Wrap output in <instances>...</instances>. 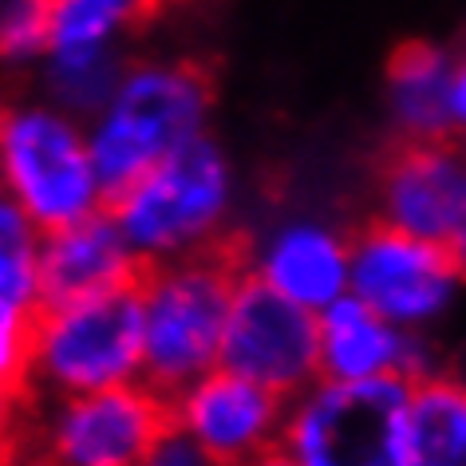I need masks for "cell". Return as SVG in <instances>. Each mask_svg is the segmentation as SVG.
I'll use <instances>...</instances> for the list:
<instances>
[{
	"label": "cell",
	"instance_id": "12",
	"mask_svg": "<svg viewBox=\"0 0 466 466\" xmlns=\"http://www.w3.org/2000/svg\"><path fill=\"white\" fill-rule=\"evenodd\" d=\"M241 273L273 289L309 312H324L348 297L352 277V238L329 221L289 218L253 241H238Z\"/></svg>",
	"mask_w": 466,
	"mask_h": 466
},
{
	"label": "cell",
	"instance_id": "15",
	"mask_svg": "<svg viewBox=\"0 0 466 466\" xmlns=\"http://www.w3.org/2000/svg\"><path fill=\"white\" fill-rule=\"evenodd\" d=\"M451 52L411 40L388 64V107L400 138H454L451 127Z\"/></svg>",
	"mask_w": 466,
	"mask_h": 466
},
{
	"label": "cell",
	"instance_id": "5",
	"mask_svg": "<svg viewBox=\"0 0 466 466\" xmlns=\"http://www.w3.org/2000/svg\"><path fill=\"white\" fill-rule=\"evenodd\" d=\"M143 383L138 285L36 309L28 395L64 400Z\"/></svg>",
	"mask_w": 466,
	"mask_h": 466
},
{
	"label": "cell",
	"instance_id": "8",
	"mask_svg": "<svg viewBox=\"0 0 466 466\" xmlns=\"http://www.w3.org/2000/svg\"><path fill=\"white\" fill-rule=\"evenodd\" d=\"M462 289L459 265L442 241L371 221L352 233V277L348 293L371 312L407 332H427L442 320Z\"/></svg>",
	"mask_w": 466,
	"mask_h": 466
},
{
	"label": "cell",
	"instance_id": "25",
	"mask_svg": "<svg viewBox=\"0 0 466 466\" xmlns=\"http://www.w3.org/2000/svg\"><path fill=\"white\" fill-rule=\"evenodd\" d=\"M246 466H300L293 454H289L285 447H277V451H269V454H261V459H253V462H246Z\"/></svg>",
	"mask_w": 466,
	"mask_h": 466
},
{
	"label": "cell",
	"instance_id": "18",
	"mask_svg": "<svg viewBox=\"0 0 466 466\" xmlns=\"http://www.w3.org/2000/svg\"><path fill=\"white\" fill-rule=\"evenodd\" d=\"M40 241L44 233L36 229V221L8 194H0V297L20 300V305H36Z\"/></svg>",
	"mask_w": 466,
	"mask_h": 466
},
{
	"label": "cell",
	"instance_id": "11",
	"mask_svg": "<svg viewBox=\"0 0 466 466\" xmlns=\"http://www.w3.org/2000/svg\"><path fill=\"white\" fill-rule=\"evenodd\" d=\"M170 423L226 466H246L281 447L289 400L229 368H214L167 400Z\"/></svg>",
	"mask_w": 466,
	"mask_h": 466
},
{
	"label": "cell",
	"instance_id": "23",
	"mask_svg": "<svg viewBox=\"0 0 466 466\" xmlns=\"http://www.w3.org/2000/svg\"><path fill=\"white\" fill-rule=\"evenodd\" d=\"M447 107H451L454 138H466V56H459V60H454L451 91H447Z\"/></svg>",
	"mask_w": 466,
	"mask_h": 466
},
{
	"label": "cell",
	"instance_id": "2",
	"mask_svg": "<svg viewBox=\"0 0 466 466\" xmlns=\"http://www.w3.org/2000/svg\"><path fill=\"white\" fill-rule=\"evenodd\" d=\"M214 107V76L202 64H135L123 67L119 87L107 107L91 119L87 147L96 162L103 194L119 198L123 190L150 174L167 155L206 135Z\"/></svg>",
	"mask_w": 466,
	"mask_h": 466
},
{
	"label": "cell",
	"instance_id": "7",
	"mask_svg": "<svg viewBox=\"0 0 466 466\" xmlns=\"http://www.w3.org/2000/svg\"><path fill=\"white\" fill-rule=\"evenodd\" d=\"M411 383L317 380L289 400L281 447L300 466H411L407 451Z\"/></svg>",
	"mask_w": 466,
	"mask_h": 466
},
{
	"label": "cell",
	"instance_id": "13",
	"mask_svg": "<svg viewBox=\"0 0 466 466\" xmlns=\"http://www.w3.org/2000/svg\"><path fill=\"white\" fill-rule=\"evenodd\" d=\"M320 324V380L332 383H415L435 371V356L423 332H407L371 312L352 293L317 312Z\"/></svg>",
	"mask_w": 466,
	"mask_h": 466
},
{
	"label": "cell",
	"instance_id": "10",
	"mask_svg": "<svg viewBox=\"0 0 466 466\" xmlns=\"http://www.w3.org/2000/svg\"><path fill=\"white\" fill-rule=\"evenodd\" d=\"M466 214V138H395L376 167V221L447 246Z\"/></svg>",
	"mask_w": 466,
	"mask_h": 466
},
{
	"label": "cell",
	"instance_id": "9",
	"mask_svg": "<svg viewBox=\"0 0 466 466\" xmlns=\"http://www.w3.org/2000/svg\"><path fill=\"white\" fill-rule=\"evenodd\" d=\"M221 368L277 391L281 400H297L320 380L317 312L277 297L253 277H241L221 340Z\"/></svg>",
	"mask_w": 466,
	"mask_h": 466
},
{
	"label": "cell",
	"instance_id": "14",
	"mask_svg": "<svg viewBox=\"0 0 466 466\" xmlns=\"http://www.w3.org/2000/svg\"><path fill=\"white\" fill-rule=\"evenodd\" d=\"M143 273L147 265L138 261V253L115 226V218L103 209V214H91L76 226L44 233L36 309L119 293V289L138 285Z\"/></svg>",
	"mask_w": 466,
	"mask_h": 466
},
{
	"label": "cell",
	"instance_id": "3",
	"mask_svg": "<svg viewBox=\"0 0 466 466\" xmlns=\"http://www.w3.org/2000/svg\"><path fill=\"white\" fill-rule=\"evenodd\" d=\"M229 209L233 170L209 135L190 138L107 202V214L147 269L229 246Z\"/></svg>",
	"mask_w": 466,
	"mask_h": 466
},
{
	"label": "cell",
	"instance_id": "4",
	"mask_svg": "<svg viewBox=\"0 0 466 466\" xmlns=\"http://www.w3.org/2000/svg\"><path fill=\"white\" fill-rule=\"evenodd\" d=\"M0 194L40 233L76 226L107 209L87 135L64 107L0 99Z\"/></svg>",
	"mask_w": 466,
	"mask_h": 466
},
{
	"label": "cell",
	"instance_id": "6",
	"mask_svg": "<svg viewBox=\"0 0 466 466\" xmlns=\"http://www.w3.org/2000/svg\"><path fill=\"white\" fill-rule=\"evenodd\" d=\"M170 423L167 400L147 383L64 400L28 395L16 462L25 466H138Z\"/></svg>",
	"mask_w": 466,
	"mask_h": 466
},
{
	"label": "cell",
	"instance_id": "20",
	"mask_svg": "<svg viewBox=\"0 0 466 466\" xmlns=\"http://www.w3.org/2000/svg\"><path fill=\"white\" fill-rule=\"evenodd\" d=\"M32 336H36V305L0 297V383L28 391Z\"/></svg>",
	"mask_w": 466,
	"mask_h": 466
},
{
	"label": "cell",
	"instance_id": "24",
	"mask_svg": "<svg viewBox=\"0 0 466 466\" xmlns=\"http://www.w3.org/2000/svg\"><path fill=\"white\" fill-rule=\"evenodd\" d=\"M447 249H451V258H454V265H459V277H462V285H466V214H462V221H459V229H454V233H451Z\"/></svg>",
	"mask_w": 466,
	"mask_h": 466
},
{
	"label": "cell",
	"instance_id": "1",
	"mask_svg": "<svg viewBox=\"0 0 466 466\" xmlns=\"http://www.w3.org/2000/svg\"><path fill=\"white\" fill-rule=\"evenodd\" d=\"M238 241L186 261L155 265L138 277L143 312V383L162 400L202 380L221 364L229 305L238 293L241 258Z\"/></svg>",
	"mask_w": 466,
	"mask_h": 466
},
{
	"label": "cell",
	"instance_id": "19",
	"mask_svg": "<svg viewBox=\"0 0 466 466\" xmlns=\"http://www.w3.org/2000/svg\"><path fill=\"white\" fill-rule=\"evenodd\" d=\"M56 0H5L0 5V56L5 60H36L48 56Z\"/></svg>",
	"mask_w": 466,
	"mask_h": 466
},
{
	"label": "cell",
	"instance_id": "22",
	"mask_svg": "<svg viewBox=\"0 0 466 466\" xmlns=\"http://www.w3.org/2000/svg\"><path fill=\"white\" fill-rule=\"evenodd\" d=\"M28 391L0 383V466H13L20 451V431H25V403Z\"/></svg>",
	"mask_w": 466,
	"mask_h": 466
},
{
	"label": "cell",
	"instance_id": "16",
	"mask_svg": "<svg viewBox=\"0 0 466 466\" xmlns=\"http://www.w3.org/2000/svg\"><path fill=\"white\" fill-rule=\"evenodd\" d=\"M407 451L411 466H466V380L431 371L411 383Z\"/></svg>",
	"mask_w": 466,
	"mask_h": 466
},
{
	"label": "cell",
	"instance_id": "17",
	"mask_svg": "<svg viewBox=\"0 0 466 466\" xmlns=\"http://www.w3.org/2000/svg\"><path fill=\"white\" fill-rule=\"evenodd\" d=\"M174 0H56L48 56L103 52L115 32L150 25Z\"/></svg>",
	"mask_w": 466,
	"mask_h": 466
},
{
	"label": "cell",
	"instance_id": "21",
	"mask_svg": "<svg viewBox=\"0 0 466 466\" xmlns=\"http://www.w3.org/2000/svg\"><path fill=\"white\" fill-rule=\"evenodd\" d=\"M138 466H226V462H218L214 454L198 447L190 435H182L174 423H167V431L150 442V451L143 454Z\"/></svg>",
	"mask_w": 466,
	"mask_h": 466
}]
</instances>
